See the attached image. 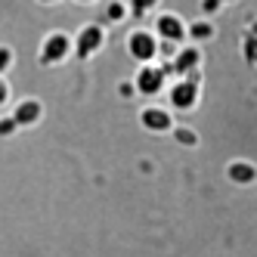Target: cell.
I'll return each mask as SVG.
<instances>
[{
    "mask_svg": "<svg viewBox=\"0 0 257 257\" xmlns=\"http://www.w3.org/2000/svg\"><path fill=\"white\" fill-rule=\"evenodd\" d=\"M137 93V87H134V81L131 84H121V96H134Z\"/></svg>",
    "mask_w": 257,
    "mask_h": 257,
    "instance_id": "obj_19",
    "label": "cell"
},
{
    "mask_svg": "<svg viewBox=\"0 0 257 257\" xmlns=\"http://www.w3.org/2000/svg\"><path fill=\"white\" fill-rule=\"evenodd\" d=\"M214 38H217V28H214V22L208 16H201V19L186 25V41H192V44H208Z\"/></svg>",
    "mask_w": 257,
    "mask_h": 257,
    "instance_id": "obj_10",
    "label": "cell"
},
{
    "mask_svg": "<svg viewBox=\"0 0 257 257\" xmlns=\"http://www.w3.org/2000/svg\"><path fill=\"white\" fill-rule=\"evenodd\" d=\"M201 65V50L198 44H189V47H177V53L171 56V68L177 71V75H192V71H198Z\"/></svg>",
    "mask_w": 257,
    "mask_h": 257,
    "instance_id": "obj_8",
    "label": "cell"
},
{
    "mask_svg": "<svg viewBox=\"0 0 257 257\" xmlns=\"http://www.w3.org/2000/svg\"><path fill=\"white\" fill-rule=\"evenodd\" d=\"M127 53H131L137 62H152L158 56V34L146 31V28L131 31L127 34Z\"/></svg>",
    "mask_w": 257,
    "mask_h": 257,
    "instance_id": "obj_2",
    "label": "cell"
},
{
    "mask_svg": "<svg viewBox=\"0 0 257 257\" xmlns=\"http://www.w3.org/2000/svg\"><path fill=\"white\" fill-rule=\"evenodd\" d=\"M71 38L65 31H50L47 38H44V44H41V62L44 65H59V62H65L68 59V53H71Z\"/></svg>",
    "mask_w": 257,
    "mask_h": 257,
    "instance_id": "obj_3",
    "label": "cell"
},
{
    "mask_svg": "<svg viewBox=\"0 0 257 257\" xmlns=\"http://www.w3.org/2000/svg\"><path fill=\"white\" fill-rule=\"evenodd\" d=\"M220 10H223V0H201V13L205 16H214Z\"/></svg>",
    "mask_w": 257,
    "mask_h": 257,
    "instance_id": "obj_16",
    "label": "cell"
},
{
    "mask_svg": "<svg viewBox=\"0 0 257 257\" xmlns=\"http://www.w3.org/2000/svg\"><path fill=\"white\" fill-rule=\"evenodd\" d=\"M7 68H13V50H7V47H0V75H4Z\"/></svg>",
    "mask_w": 257,
    "mask_h": 257,
    "instance_id": "obj_17",
    "label": "cell"
},
{
    "mask_svg": "<svg viewBox=\"0 0 257 257\" xmlns=\"http://www.w3.org/2000/svg\"><path fill=\"white\" fill-rule=\"evenodd\" d=\"M71 44H75L71 50H75L81 59H90L96 50H102V44H105V31H102V25H84V28L78 31V38L71 41Z\"/></svg>",
    "mask_w": 257,
    "mask_h": 257,
    "instance_id": "obj_6",
    "label": "cell"
},
{
    "mask_svg": "<svg viewBox=\"0 0 257 257\" xmlns=\"http://www.w3.org/2000/svg\"><path fill=\"white\" fill-rule=\"evenodd\" d=\"M134 87H137V93H143V96H158L164 90V68L152 65V62H143V68L137 71V78H134Z\"/></svg>",
    "mask_w": 257,
    "mask_h": 257,
    "instance_id": "obj_5",
    "label": "cell"
},
{
    "mask_svg": "<svg viewBox=\"0 0 257 257\" xmlns=\"http://www.w3.org/2000/svg\"><path fill=\"white\" fill-rule=\"evenodd\" d=\"M242 53H245V62H248L251 68H257V34H248V38H245Z\"/></svg>",
    "mask_w": 257,
    "mask_h": 257,
    "instance_id": "obj_14",
    "label": "cell"
},
{
    "mask_svg": "<svg viewBox=\"0 0 257 257\" xmlns=\"http://www.w3.org/2000/svg\"><path fill=\"white\" fill-rule=\"evenodd\" d=\"M78 4H93V0H78Z\"/></svg>",
    "mask_w": 257,
    "mask_h": 257,
    "instance_id": "obj_23",
    "label": "cell"
},
{
    "mask_svg": "<svg viewBox=\"0 0 257 257\" xmlns=\"http://www.w3.org/2000/svg\"><path fill=\"white\" fill-rule=\"evenodd\" d=\"M155 7H158V0H127V10H131L134 16H146Z\"/></svg>",
    "mask_w": 257,
    "mask_h": 257,
    "instance_id": "obj_15",
    "label": "cell"
},
{
    "mask_svg": "<svg viewBox=\"0 0 257 257\" xmlns=\"http://www.w3.org/2000/svg\"><path fill=\"white\" fill-rule=\"evenodd\" d=\"M16 118H0V137H10V134H16Z\"/></svg>",
    "mask_w": 257,
    "mask_h": 257,
    "instance_id": "obj_18",
    "label": "cell"
},
{
    "mask_svg": "<svg viewBox=\"0 0 257 257\" xmlns=\"http://www.w3.org/2000/svg\"><path fill=\"white\" fill-rule=\"evenodd\" d=\"M140 124H143V131H149V134H171L174 112L168 105H146L140 112Z\"/></svg>",
    "mask_w": 257,
    "mask_h": 257,
    "instance_id": "obj_4",
    "label": "cell"
},
{
    "mask_svg": "<svg viewBox=\"0 0 257 257\" xmlns=\"http://www.w3.org/2000/svg\"><path fill=\"white\" fill-rule=\"evenodd\" d=\"M171 137H174L180 146H189V149H192V146H198V134L192 131V127H186V124H174V127H171Z\"/></svg>",
    "mask_w": 257,
    "mask_h": 257,
    "instance_id": "obj_12",
    "label": "cell"
},
{
    "mask_svg": "<svg viewBox=\"0 0 257 257\" xmlns=\"http://www.w3.org/2000/svg\"><path fill=\"white\" fill-rule=\"evenodd\" d=\"M248 34H257V16H254V19L248 22Z\"/></svg>",
    "mask_w": 257,
    "mask_h": 257,
    "instance_id": "obj_21",
    "label": "cell"
},
{
    "mask_svg": "<svg viewBox=\"0 0 257 257\" xmlns=\"http://www.w3.org/2000/svg\"><path fill=\"white\" fill-rule=\"evenodd\" d=\"M127 13H131V10H127V4H124V0H112V4L105 7L108 22H124V19H127Z\"/></svg>",
    "mask_w": 257,
    "mask_h": 257,
    "instance_id": "obj_13",
    "label": "cell"
},
{
    "mask_svg": "<svg viewBox=\"0 0 257 257\" xmlns=\"http://www.w3.org/2000/svg\"><path fill=\"white\" fill-rule=\"evenodd\" d=\"M41 4H56V0H41Z\"/></svg>",
    "mask_w": 257,
    "mask_h": 257,
    "instance_id": "obj_22",
    "label": "cell"
},
{
    "mask_svg": "<svg viewBox=\"0 0 257 257\" xmlns=\"http://www.w3.org/2000/svg\"><path fill=\"white\" fill-rule=\"evenodd\" d=\"M10 99V87H7V81H0V102H7Z\"/></svg>",
    "mask_w": 257,
    "mask_h": 257,
    "instance_id": "obj_20",
    "label": "cell"
},
{
    "mask_svg": "<svg viewBox=\"0 0 257 257\" xmlns=\"http://www.w3.org/2000/svg\"><path fill=\"white\" fill-rule=\"evenodd\" d=\"M41 115H44V105L38 99H22L13 112L16 124H34V121H41Z\"/></svg>",
    "mask_w": 257,
    "mask_h": 257,
    "instance_id": "obj_11",
    "label": "cell"
},
{
    "mask_svg": "<svg viewBox=\"0 0 257 257\" xmlns=\"http://www.w3.org/2000/svg\"><path fill=\"white\" fill-rule=\"evenodd\" d=\"M155 34H158V41L186 44V22H183L177 13H161L155 19Z\"/></svg>",
    "mask_w": 257,
    "mask_h": 257,
    "instance_id": "obj_7",
    "label": "cell"
},
{
    "mask_svg": "<svg viewBox=\"0 0 257 257\" xmlns=\"http://www.w3.org/2000/svg\"><path fill=\"white\" fill-rule=\"evenodd\" d=\"M223 4H235V0H223Z\"/></svg>",
    "mask_w": 257,
    "mask_h": 257,
    "instance_id": "obj_24",
    "label": "cell"
},
{
    "mask_svg": "<svg viewBox=\"0 0 257 257\" xmlns=\"http://www.w3.org/2000/svg\"><path fill=\"white\" fill-rule=\"evenodd\" d=\"M226 180L232 186H254L257 183V164L248 158H232L226 164Z\"/></svg>",
    "mask_w": 257,
    "mask_h": 257,
    "instance_id": "obj_9",
    "label": "cell"
},
{
    "mask_svg": "<svg viewBox=\"0 0 257 257\" xmlns=\"http://www.w3.org/2000/svg\"><path fill=\"white\" fill-rule=\"evenodd\" d=\"M201 99V78L198 71H192V75H180V81L171 84L168 90V102L174 112H192V108L198 105Z\"/></svg>",
    "mask_w": 257,
    "mask_h": 257,
    "instance_id": "obj_1",
    "label": "cell"
}]
</instances>
